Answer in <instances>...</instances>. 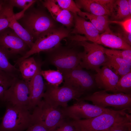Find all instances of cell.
Returning <instances> with one entry per match:
<instances>
[{
    "label": "cell",
    "instance_id": "39",
    "mask_svg": "<svg viewBox=\"0 0 131 131\" xmlns=\"http://www.w3.org/2000/svg\"><path fill=\"white\" fill-rule=\"evenodd\" d=\"M4 6V2L2 1H0V13L2 10Z\"/></svg>",
    "mask_w": 131,
    "mask_h": 131
},
{
    "label": "cell",
    "instance_id": "15",
    "mask_svg": "<svg viewBox=\"0 0 131 131\" xmlns=\"http://www.w3.org/2000/svg\"><path fill=\"white\" fill-rule=\"evenodd\" d=\"M73 14L74 25L71 34L83 35L84 36H82L80 41H89L99 44L100 34L98 30L90 22L77 14Z\"/></svg>",
    "mask_w": 131,
    "mask_h": 131
},
{
    "label": "cell",
    "instance_id": "17",
    "mask_svg": "<svg viewBox=\"0 0 131 131\" xmlns=\"http://www.w3.org/2000/svg\"><path fill=\"white\" fill-rule=\"evenodd\" d=\"M114 0H76L75 2L80 9L98 16H109L110 10Z\"/></svg>",
    "mask_w": 131,
    "mask_h": 131
},
{
    "label": "cell",
    "instance_id": "40",
    "mask_svg": "<svg viewBox=\"0 0 131 131\" xmlns=\"http://www.w3.org/2000/svg\"><path fill=\"white\" fill-rule=\"evenodd\" d=\"M130 12L131 13V0H127Z\"/></svg>",
    "mask_w": 131,
    "mask_h": 131
},
{
    "label": "cell",
    "instance_id": "34",
    "mask_svg": "<svg viewBox=\"0 0 131 131\" xmlns=\"http://www.w3.org/2000/svg\"><path fill=\"white\" fill-rule=\"evenodd\" d=\"M37 1L35 0H11L8 2L13 6L16 7L23 9L28 8Z\"/></svg>",
    "mask_w": 131,
    "mask_h": 131
},
{
    "label": "cell",
    "instance_id": "5",
    "mask_svg": "<svg viewBox=\"0 0 131 131\" xmlns=\"http://www.w3.org/2000/svg\"><path fill=\"white\" fill-rule=\"evenodd\" d=\"M19 20L21 25L35 40L43 33L57 26L51 15L39 9L33 8L26 11Z\"/></svg>",
    "mask_w": 131,
    "mask_h": 131
},
{
    "label": "cell",
    "instance_id": "37",
    "mask_svg": "<svg viewBox=\"0 0 131 131\" xmlns=\"http://www.w3.org/2000/svg\"><path fill=\"white\" fill-rule=\"evenodd\" d=\"M53 131H76L71 121H65L60 126Z\"/></svg>",
    "mask_w": 131,
    "mask_h": 131
},
{
    "label": "cell",
    "instance_id": "12",
    "mask_svg": "<svg viewBox=\"0 0 131 131\" xmlns=\"http://www.w3.org/2000/svg\"><path fill=\"white\" fill-rule=\"evenodd\" d=\"M0 49L9 59L19 55L21 57L30 49L26 43L11 29L0 35Z\"/></svg>",
    "mask_w": 131,
    "mask_h": 131
},
{
    "label": "cell",
    "instance_id": "19",
    "mask_svg": "<svg viewBox=\"0 0 131 131\" xmlns=\"http://www.w3.org/2000/svg\"><path fill=\"white\" fill-rule=\"evenodd\" d=\"M106 56V61L103 66H107L119 76L121 77L131 71V62L120 58Z\"/></svg>",
    "mask_w": 131,
    "mask_h": 131
},
{
    "label": "cell",
    "instance_id": "20",
    "mask_svg": "<svg viewBox=\"0 0 131 131\" xmlns=\"http://www.w3.org/2000/svg\"><path fill=\"white\" fill-rule=\"evenodd\" d=\"M127 0H114L110 10L111 20L121 21L131 16Z\"/></svg>",
    "mask_w": 131,
    "mask_h": 131
},
{
    "label": "cell",
    "instance_id": "18",
    "mask_svg": "<svg viewBox=\"0 0 131 131\" xmlns=\"http://www.w3.org/2000/svg\"><path fill=\"white\" fill-rule=\"evenodd\" d=\"M99 44L118 50L131 49V46L124 41L111 31L99 35Z\"/></svg>",
    "mask_w": 131,
    "mask_h": 131
},
{
    "label": "cell",
    "instance_id": "1",
    "mask_svg": "<svg viewBox=\"0 0 131 131\" xmlns=\"http://www.w3.org/2000/svg\"><path fill=\"white\" fill-rule=\"evenodd\" d=\"M6 110L0 124V131H25L33 124L28 106L6 103Z\"/></svg>",
    "mask_w": 131,
    "mask_h": 131
},
{
    "label": "cell",
    "instance_id": "22",
    "mask_svg": "<svg viewBox=\"0 0 131 131\" xmlns=\"http://www.w3.org/2000/svg\"><path fill=\"white\" fill-rule=\"evenodd\" d=\"M77 14L85 19L89 20L99 33L111 31L109 27L108 16L96 15L82 11Z\"/></svg>",
    "mask_w": 131,
    "mask_h": 131
},
{
    "label": "cell",
    "instance_id": "25",
    "mask_svg": "<svg viewBox=\"0 0 131 131\" xmlns=\"http://www.w3.org/2000/svg\"><path fill=\"white\" fill-rule=\"evenodd\" d=\"M41 74L47 83L51 85L58 86L63 82L64 78L63 74L58 70H41Z\"/></svg>",
    "mask_w": 131,
    "mask_h": 131
},
{
    "label": "cell",
    "instance_id": "26",
    "mask_svg": "<svg viewBox=\"0 0 131 131\" xmlns=\"http://www.w3.org/2000/svg\"><path fill=\"white\" fill-rule=\"evenodd\" d=\"M115 93L131 95V71L119 78L116 86Z\"/></svg>",
    "mask_w": 131,
    "mask_h": 131
},
{
    "label": "cell",
    "instance_id": "8",
    "mask_svg": "<svg viewBox=\"0 0 131 131\" xmlns=\"http://www.w3.org/2000/svg\"><path fill=\"white\" fill-rule=\"evenodd\" d=\"M81 100L90 101L93 104L102 107L110 106L119 110L131 111V95L122 93L110 94L102 90L81 97L77 101Z\"/></svg>",
    "mask_w": 131,
    "mask_h": 131
},
{
    "label": "cell",
    "instance_id": "14",
    "mask_svg": "<svg viewBox=\"0 0 131 131\" xmlns=\"http://www.w3.org/2000/svg\"><path fill=\"white\" fill-rule=\"evenodd\" d=\"M38 69L34 77L28 83L29 90V104L28 107L33 109L42 100L45 89V83L41 74V67L43 64L38 61Z\"/></svg>",
    "mask_w": 131,
    "mask_h": 131
},
{
    "label": "cell",
    "instance_id": "6",
    "mask_svg": "<svg viewBox=\"0 0 131 131\" xmlns=\"http://www.w3.org/2000/svg\"><path fill=\"white\" fill-rule=\"evenodd\" d=\"M70 45L74 46H81L84 50L79 52L81 67L98 72L106 62V57L104 51V48L101 45L85 41H71Z\"/></svg>",
    "mask_w": 131,
    "mask_h": 131
},
{
    "label": "cell",
    "instance_id": "35",
    "mask_svg": "<svg viewBox=\"0 0 131 131\" xmlns=\"http://www.w3.org/2000/svg\"><path fill=\"white\" fill-rule=\"evenodd\" d=\"M109 23H115L120 25L126 32L131 33V17L121 21L109 20Z\"/></svg>",
    "mask_w": 131,
    "mask_h": 131
},
{
    "label": "cell",
    "instance_id": "30",
    "mask_svg": "<svg viewBox=\"0 0 131 131\" xmlns=\"http://www.w3.org/2000/svg\"><path fill=\"white\" fill-rule=\"evenodd\" d=\"M62 9L67 10L74 14H77L82 11L72 0H55Z\"/></svg>",
    "mask_w": 131,
    "mask_h": 131
},
{
    "label": "cell",
    "instance_id": "29",
    "mask_svg": "<svg viewBox=\"0 0 131 131\" xmlns=\"http://www.w3.org/2000/svg\"><path fill=\"white\" fill-rule=\"evenodd\" d=\"M107 56L120 58L131 62V49L118 50L104 48Z\"/></svg>",
    "mask_w": 131,
    "mask_h": 131
},
{
    "label": "cell",
    "instance_id": "32",
    "mask_svg": "<svg viewBox=\"0 0 131 131\" xmlns=\"http://www.w3.org/2000/svg\"><path fill=\"white\" fill-rule=\"evenodd\" d=\"M131 116L116 123L104 131H129L131 129Z\"/></svg>",
    "mask_w": 131,
    "mask_h": 131
},
{
    "label": "cell",
    "instance_id": "38",
    "mask_svg": "<svg viewBox=\"0 0 131 131\" xmlns=\"http://www.w3.org/2000/svg\"><path fill=\"white\" fill-rule=\"evenodd\" d=\"M25 131H51L45 127L41 124H33Z\"/></svg>",
    "mask_w": 131,
    "mask_h": 131
},
{
    "label": "cell",
    "instance_id": "2",
    "mask_svg": "<svg viewBox=\"0 0 131 131\" xmlns=\"http://www.w3.org/2000/svg\"><path fill=\"white\" fill-rule=\"evenodd\" d=\"M127 109H112L92 118L72 120L76 131H104L114 124L131 116Z\"/></svg>",
    "mask_w": 131,
    "mask_h": 131
},
{
    "label": "cell",
    "instance_id": "33",
    "mask_svg": "<svg viewBox=\"0 0 131 131\" xmlns=\"http://www.w3.org/2000/svg\"><path fill=\"white\" fill-rule=\"evenodd\" d=\"M10 17L7 9L3 8L0 13V32L8 28Z\"/></svg>",
    "mask_w": 131,
    "mask_h": 131
},
{
    "label": "cell",
    "instance_id": "21",
    "mask_svg": "<svg viewBox=\"0 0 131 131\" xmlns=\"http://www.w3.org/2000/svg\"><path fill=\"white\" fill-rule=\"evenodd\" d=\"M18 65V69L22 79L28 83L36 74L38 69V63L33 57L22 60Z\"/></svg>",
    "mask_w": 131,
    "mask_h": 131
},
{
    "label": "cell",
    "instance_id": "10",
    "mask_svg": "<svg viewBox=\"0 0 131 131\" xmlns=\"http://www.w3.org/2000/svg\"><path fill=\"white\" fill-rule=\"evenodd\" d=\"M61 72L64 81L63 86L83 94L93 89L96 85L94 76L83 70L80 65L74 69Z\"/></svg>",
    "mask_w": 131,
    "mask_h": 131
},
{
    "label": "cell",
    "instance_id": "4",
    "mask_svg": "<svg viewBox=\"0 0 131 131\" xmlns=\"http://www.w3.org/2000/svg\"><path fill=\"white\" fill-rule=\"evenodd\" d=\"M75 47L70 45L63 46L61 44L45 52V62L54 66L60 72L74 69L80 65L81 61L79 52Z\"/></svg>",
    "mask_w": 131,
    "mask_h": 131
},
{
    "label": "cell",
    "instance_id": "3",
    "mask_svg": "<svg viewBox=\"0 0 131 131\" xmlns=\"http://www.w3.org/2000/svg\"><path fill=\"white\" fill-rule=\"evenodd\" d=\"M71 31L62 25L57 26L43 33L35 40L32 48L15 61L16 64H18L33 54L48 51L61 45L62 39L71 35Z\"/></svg>",
    "mask_w": 131,
    "mask_h": 131
},
{
    "label": "cell",
    "instance_id": "7",
    "mask_svg": "<svg viewBox=\"0 0 131 131\" xmlns=\"http://www.w3.org/2000/svg\"><path fill=\"white\" fill-rule=\"evenodd\" d=\"M32 116L33 124H41L53 131L65 121L62 109L51 106L44 100L33 109Z\"/></svg>",
    "mask_w": 131,
    "mask_h": 131
},
{
    "label": "cell",
    "instance_id": "23",
    "mask_svg": "<svg viewBox=\"0 0 131 131\" xmlns=\"http://www.w3.org/2000/svg\"><path fill=\"white\" fill-rule=\"evenodd\" d=\"M14 14V13L12 14L10 17L8 28L13 30L26 43L30 49L33 44L34 39L32 35L15 19Z\"/></svg>",
    "mask_w": 131,
    "mask_h": 131
},
{
    "label": "cell",
    "instance_id": "31",
    "mask_svg": "<svg viewBox=\"0 0 131 131\" xmlns=\"http://www.w3.org/2000/svg\"><path fill=\"white\" fill-rule=\"evenodd\" d=\"M42 3L43 6L48 9L54 20L62 9L57 4L55 0H45L42 1Z\"/></svg>",
    "mask_w": 131,
    "mask_h": 131
},
{
    "label": "cell",
    "instance_id": "27",
    "mask_svg": "<svg viewBox=\"0 0 131 131\" xmlns=\"http://www.w3.org/2000/svg\"><path fill=\"white\" fill-rule=\"evenodd\" d=\"M7 73L0 70V103L3 104L5 92L12 84L15 78Z\"/></svg>",
    "mask_w": 131,
    "mask_h": 131
},
{
    "label": "cell",
    "instance_id": "28",
    "mask_svg": "<svg viewBox=\"0 0 131 131\" xmlns=\"http://www.w3.org/2000/svg\"><path fill=\"white\" fill-rule=\"evenodd\" d=\"M55 20L61 23L69 30H71V28L74 26V14L65 10L62 9Z\"/></svg>",
    "mask_w": 131,
    "mask_h": 131
},
{
    "label": "cell",
    "instance_id": "13",
    "mask_svg": "<svg viewBox=\"0 0 131 131\" xmlns=\"http://www.w3.org/2000/svg\"><path fill=\"white\" fill-rule=\"evenodd\" d=\"M29 96L28 83L21 78L15 77L11 86L4 93L2 104L8 103L28 107Z\"/></svg>",
    "mask_w": 131,
    "mask_h": 131
},
{
    "label": "cell",
    "instance_id": "11",
    "mask_svg": "<svg viewBox=\"0 0 131 131\" xmlns=\"http://www.w3.org/2000/svg\"><path fill=\"white\" fill-rule=\"evenodd\" d=\"M62 109L65 117L73 120L90 119L112 109L90 104L82 100L77 101L73 105Z\"/></svg>",
    "mask_w": 131,
    "mask_h": 131
},
{
    "label": "cell",
    "instance_id": "36",
    "mask_svg": "<svg viewBox=\"0 0 131 131\" xmlns=\"http://www.w3.org/2000/svg\"><path fill=\"white\" fill-rule=\"evenodd\" d=\"M115 33L121 38L124 41L131 46V33H128L122 28H118Z\"/></svg>",
    "mask_w": 131,
    "mask_h": 131
},
{
    "label": "cell",
    "instance_id": "16",
    "mask_svg": "<svg viewBox=\"0 0 131 131\" xmlns=\"http://www.w3.org/2000/svg\"><path fill=\"white\" fill-rule=\"evenodd\" d=\"M94 76L96 85L106 91L115 93V88L119 76L107 66H102Z\"/></svg>",
    "mask_w": 131,
    "mask_h": 131
},
{
    "label": "cell",
    "instance_id": "24",
    "mask_svg": "<svg viewBox=\"0 0 131 131\" xmlns=\"http://www.w3.org/2000/svg\"><path fill=\"white\" fill-rule=\"evenodd\" d=\"M5 54L0 49V70L4 71L14 77H20L21 75L18 69L9 62Z\"/></svg>",
    "mask_w": 131,
    "mask_h": 131
},
{
    "label": "cell",
    "instance_id": "9",
    "mask_svg": "<svg viewBox=\"0 0 131 131\" xmlns=\"http://www.w3.org/2000/svg\"><path fill=\"white\" fill-rule=\"evenodd\" d=\"M45 89L43 100L55 108L61 106L64 108L68 106V103L72 99L77 101L83 94L69 87H61L51 85L45 83Z\"/></svg>",
    "mask_w": 131,
    "mask_h": 131
}]
</instances>
